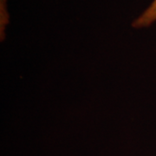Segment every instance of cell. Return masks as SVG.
I'll return each instance as SVG.
<instances>
[{
  "instance_id": "cell-1",
  "label": "cell",
  "mask_w": 156,
  "mask_h": 156,
  "mask_svg": "<svg viewBox=\"0 0 156 156\" xmlns=\"http://www.w3.org/2000/svg\"><path fill=\"white\" fill-rule=\"evenodd\" d=\"M156 21V0L152 2L149 7L146 9V11L134 20L132 26L135 29L146 28L150 26L153 23Z\"/></svg>"
}]
</instances>
